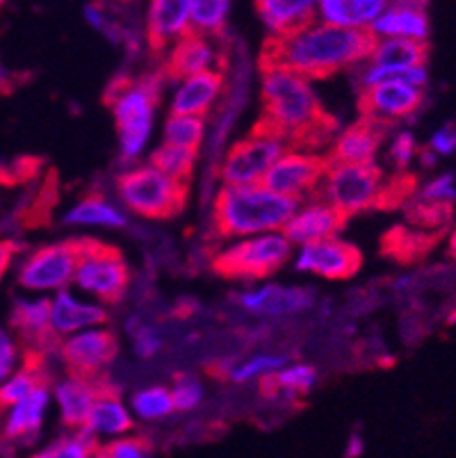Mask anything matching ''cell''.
Here are the masks:
<instances>
[{
    "label": "cell",
    "mask_w": 456,
    "mask_h": 458,
    "mask_svg": "<svg viewBox=\"0 0 456 458\" xmlns=\"http://www.w3.org/2000/svg\"><path fill=\"white\" fill-rule=\"evenodd\" d=\"M372 41L370 32L340 30L313 21L292 35L267 41L262 64L281 66L311 82L324 81L367 62Z\"/></svg>",
    "instance_id": "obj_1"
},
{
    "label": "cell",
    "mask_w": 456,
    "mask_h": 458,
    "mask_svg": "<svg viewBox=\"0 0 456 458\" xmlns=\"http://www.w3.org/2000/svg\"><path fill=\"white\" fill-rule=\"evenodd\" d=\"M262 122L295 148L317 151L331 140L333 122L324 114L315 82L281 66L262 64Z\"/></svg>",
    "instance_id": "obj_2"
},
{
    "label": "cell",
    "mask_w": 456,
    "mask_h": 458,
    "mask_svg": "<svg viewBox=\"0 0 456 458\" xmlns=\"http://www.w3.org/2000/svg\"><path fill=\"white\" fill-rule=\"evenodd\" d=\"M297 203L265 185L219 187L212 201V224L226 240L281 233Z\"/></svg>",
    "instance_id": "obj_3"
},
{
    "label": "cell",
    "mask_w": 456,
    "mask_h": 458,
    "mask_svg": "<svg viewBox=\"0 0 456 458\" xmlns=\"http://www.w3.org/2000/svg\"><path fill=\"white\" fill-rule=\"evenodd\" d=\"M162 82L158 76L137 81H121L110 96V110L115 116L119 156L124 162H135L153 140L160 106Z\"/></svg>",
    "instance_id": "obj_4"
},
{
    "label": "cell",
    "mask_w": 456,
    "mask_h": 458,
    "mask_svg": "<svg viewBox=\"0 0 456 458\" xmlns=\"http://www.w3.org/2000/svg\"><path fill=\"white\" fill-rule=\"evenodd\" d=\"M119 206L146 219H169L185 208L190 185L158 172L156 166L135 165L116 178Z\"/></svg>",
    "instance_id": "obj_5"
},
{
    "label": "cell",
    "mask_w": 456,
    "mask_h": 458,
    "mask_svg": "<svg viewBox=\"0 0 456 458\" xmlns=\"http://www.w3.org/2000/svg\"><path fill=\"white\" fill-rule=\"evenodd\" d=\"M315 197L340 212L342 216L358 215L382 206L391 197L382 169L376 165H338L326 162Z\"/></svg>",
    "instance_id": "obj_6"
},
{
    "label": "cell",
    "mask_w": 456,
    "mask_h": 458,
    "mask_svg": "<svg viewBox=\"0 0 456 458\" xmlns=\"http://www.w3.org/2000/svg\"><path fill=\"white\" fill-rule=\"evenodd\" d=\"M292 253H295V247L288 242L283 233L242 237L215 253L212 267L217 274L231 281L262 283L274 276L288 260H292Z\"/></svg>",
    "instance_id": "obj_7"
},
{
    "label": "cell",
    "mask_w": 456,
    "mask_h": 458,
    "mask_svg": "<svg viewBox=\"0 0 456 458\" xmlns=\"http://www.w3.org/2000/svg\"><path fill=\"white\" fill-rule=\"evenodd\" d=\"M131 287V269L115 247L96 240H81V256L75 265L73 290L100 306L121 301Z\"/></svg>",
    "instance_id": "obj_8"
},
{
    "label": "cell",
    "mask_w": 456,
    "mask_h": 458,
    "mask_svg": "<svg viewBox=\"0 0 456 458\" xmlns=\"http://www.w3.org/2000/svg\"><path fill=\"white\" fill-rule=\"evenodd\" d=\"M81 240L50 242L23 253L16 260V283L25 294L53 297L73 285Z\"/></svg>",
    "instance_id": "obj_9"
},
{
    "label": "cell",
    "mask_w": 456,
    "mask_h": 458,
    "mask_svg": "<svg viewBox=\"0 0 456 458\" xmlns=\"http://www.w3.org/2000/svg\"><path fill=\"white\" fill-rule=\"evenodd\" d=\"M290 148L281 135H276L265 123H258L245 140L236 141L219 165L221 187L262 185L274 162Z\"/></svg>",
    "instance_id": "obj_10"
},
{
    "label": "cell",
    "mask_w": 456,
    "mask_h": 458,
    "mask_svg": "<svg viewBox=\"0 0 456 458\" xmlns=\"http://www.w3.org/2000/svg\"><path fill=\"white\" fill-rule=\"evenodd\" d=\"M324 166L326 157L320 156V151L290 147L267 172L262 185L290 201L301 203L315 197Z\"/></svg>",
    "instance_id": "obj_11"
},
{
    "label": "cell",
    "mask_w": 456,
    "mask_h": 458,
    "mask_svg": "<svg viewBox=\"0 0 456 458\" xmlns=\"http://www.w3.org/2000/svg\"><path fill=\"white\" fill-rule=\"evenodd\" d=\"M57 352H60L66 372L99 381L100 374L115 363L119 353V340L108 327H96L60 340Z\"/></svg>",
    "instance_id": "obj_12"
},
{
    "label": "cell",
    "mask_w": 456,
    "mask_h": 458,
    "mask_svg": "<svg viewBox=\"0 0 456 458\" xmlns=\"http://www.w3.org/2000/svg\"><path fill=\"white\" fill-rule=\"evenodd\" d=\"M317 301L315 290L306 285H286V283L262 281L237 294V306L254 318L281 319L295 318L311 310Z\"/></svg>",
    "instance_id": "obj_13"
},
{
    "label": "cell",
    "mask_w": 456,
    "mask_h": 458,
    "mask_svg": "<svg viewBox=\"0 0 456 458\" xmlns=\"http://www.w3.org/2000/svg\"><path fill=\"white\" fill-rule=\"evenodd\" d=\"M361 262V251L342 237H329L322 242L306 244L292 253L295 272L324 278V281H345V278L357 276Z\"/></svg>",
    "instance_id": "obj_14"
},
{
    "label": "cell",
    "mask_w": 456,
    "mask_h": 458,
    "mask_svg": "<svg viewBox=\"0 0 456 458\" xmlns=\"http://www.w3.org/2000/svg\"><path fill=\"white\" fill-rule=\"evenodd\" d=\"M345 226V216L338 210H333L329 203L322 199L313 197L306 201L297 203L295 212L288 219L283 235L288 237V242L295 249L306 247V244L322 242L329 237H338V233Z\"/></svg>",
    "instance_id": "obj_15"
},
{
    "label": "cell",
    "mask_w": 456,
    "mask_h": 458,
    "mask_svg": "<svg viewBox=\"0 0 456 458\" xmlns=\"http://www.w3.org/2000/svg\"><path fill=\"white\" fill-rule=\"evenodd\" d=\"M108 308L66 287L50 297V333L57 343L87 328L106 327Z\"/></svg>",
    "instance_id": "obj_16"
},
{
    "label": "cell",
    "mask_w": 456,
    "mask_h": 458,
    "mask_svg": "<svg viewBox=\"0 0 456 458\" xmlns=\"http://www.w3.org/2000/svg\"><path fill=\"white\" fill-rule=\"evenodd\" d=\"M50 406V386L44 383L32 394L23 399V402L14 403L7 411H3V420H0V436L7 443H14L19 447L32 445L44 431V424L48 420Z\"/></svg>",
    "instance_id": "obj_17"
},
{
    "label": "cell",
    "mask_w": 456,
    "mask_h": 458,
    "mask_svg": "<svg viewBox=\"0 0 456 458\" xmlns=\"http://www.w3.org/2000/svg\"><path fill=\"white\" fill-rule=\"evenodd\" d=\"M422 89L409 85H376L361 89V112L363 119L382 123V126H391L392 122L400 119H409L416 114L422 106Z\"/></svg>",
    "instance_id": "obj_18"
},
{
    "label": "cell",
    "mask_w": 456,
    "mask_h": 458,
    "mask_svg": "<svg viewBox=\"0 0 456 458\" xmlns=\"http://www.w3.org/2000/svg\"><path fill=\"white\" fill-rule=\"evenodd\" d=\"M100 390L103 386L99 381L75 377V374H66L50 386V399L66 431H82Z\"/></svg>",
    "instance_id": "obj_19"
},
{
    "label": "cell",
    "mask_w": 456,
    "mask_h": 458,
    "mask_svg": "<svg viewBox=\"0 0 456 458\" xmlns=\"http://www.w3.org/2000/svg\"><path fill=\"white\" fill-rule=\"evenodd\" d=\"M221 71V51L219 46L208 37L190 32L185 39L174 44L165 57V76L169 81H183L201 73Z\"/></svg>",
    "instance_id": "obj_20"
},
{
    "label": "cell",
    "mask_w": 456,
    "mask_h": 458,
    "mask_svg": "<svg viewBox=\"0 0 456 458\" xmlns=\"http://www.w3.org/2000/svg\"><path fill=\"white\" fill-rule=\"evenodd\" d=\"M386 128L382 123L361 119L358 123H351L345 131L338 132L331 140V147L326 153V162H338V165H374V157L379 153Z\"/></svg>",
    "instance_id": "obj_21"
},
{
    "label": "cell",
    "mask_w": 456,
    "mask_h": 458,
    "mask_svg": "<svg viewBox=\"0 0 456 458\" xmlns=\"http://www.w3.org/2000/svg\"><path fill=\"white\" fill-rule=\"evenodd\" d=\"M370 37L372 39H407L426 44V37H429L426 3H411V0L388 3L386 10L372 23Z\"/></svg>",
    "instance_id": "obj_22"
},
{
    "label": "cell",
    "mask_w": 456,
    "mask_h": 458,
    "mask_svg": "<svg viewBox=\"0 0 456 458\" xmlns=\"http://www.w3.org/2000/svg\"><path fill=\"white\" fill-rule=\"evenodd\" d=\"M192 32L190 0H153L146 7V39L156 51L171 46Z\"/></svg>",
    "instance_id": "obj_23"
},
{
    "label": "cell",
    "mask_w": 456,
    "mask_h": 458,
    "mask_svg": "<svg viewBox=\"0 0 456 458\" xmlns=\"http://www.w3.org/2000/svg\"><path fill=\"white\" fill-rule=\"evenodd\" d=\"M221 94H224V73L221 71L176 81L169 96V114L206 119L208 112H212V107L221 98Z\"/></svg>",
    "instance_id": "obj_24"
},
{
    "label": "cell",
    "mask_w": 456,
    "mask_h": 458,
    "mask_svg": "<svg viewBox=\"0 0 456 458\" xmlns=\"http://www.w3.org/2000/svg\"><path fill=\"white\" fill-rule=\"evenodd\" d=\"M133 427H135V420H133L128 402H124L121 394L115 393V390L103 388L99 397H96L90 415H87L82 431L100 445L124 438V436H131Z\"/></svg>",
    "instance_id": "obj_25"
},
{
    "label": "cell",
    "mask_w": 456,
    "mask_h": 458,
    "mask_svg": "<svg viewBox=\"0 0 456 458\" xmlns=\"http://www.w3.org/2000/svg\"><path fill=\"white\" fill-rule=\"evenodd\" d=\"M10 331L16 340L30 347H46V340H56L50 333V297L21 294L10 312Z\"/></svg>",
    "instance_id": "obj_26"
},
{
    "label": "cell",
    "mask_w": 456,
    "mask_h": 458,
    "mask_svg": "<svg viewBox=\"0 0 456 458\" xmlns=\"http://www.w3.org/2000/svg\"><path fill=\"white\" fill-rule=\"evenodd\" d=\"M256 14L270 39H281L317 21V0H261Z\"/></svg>",
    "instance_id": "obj_27"
},
{
    "label": "cell",
    "mask_w": 456,
    "mask_h": 458,
    "mask_svg": "<svg viewBox=\"0 0 456 458\" xmlns=\"http://www.w3.org/2000/svg\"><path fill=\"white\" fill-rule=\"evenodd\" d=\"M386 0H317V21L351 32H370Z\"/></svg>",
    "instance_id": "obj_28"
},
{
    "label": "cell",
    "mask_w": 456,
    "mask_h": 458,
    "mask_svg": "<svg viewBox=\"0 0 456 458\" xmlns=\"http://www.w3.org/2000/svg\"><path fill=\"white\" fill-rule=\"evenodd\" d=\"M62 222L71 228H110V231H116V228L128 226V212L110 199L90 194V197H82L71 203L62 216Z\"/></svg>",
    "instance_id": "obj_29"
},
{
    "label": "cell",
    "mask_w": 456,
    "mask_h": 458,
    "mask_svg": "<svg viewBox=\"0 0 456 458\" xmlns=\"http://www.w3.org/2000/svg\"><path fill=\"white\" fill-rule=\"evenodd\" d=\"M367 62L376 66H391V69L425 66L426 44L407 39H374Z\"/></svg>",
    "instance_id": "obj_30"
},
{
    "label": "cell",
    "mask_w": 456,
    "mask_h": 458,
    "mask_svg": "<svg viewBox=\"0 0 456 458\" xmlns=\"http://www.w3.org/2000/svg\"><path fill=\"white\" fill-rule=\"evenodd\" d=\"M429 82L426 66H409V69H391V66H376L363 62L358 66V85L361 89L376 85H409L416 89H425Z\"/></svg>",
    "instance_id": "obj_31"
},
{
    "label": "cell",
    "mask_w": 456,
    "mask_h": 458,
    "mask_svg": "<svg viewBox=\"0 0 456 458\" xmlns=\"http://www.w3.org/2000/svg\"><path fill=\"white\" fill-rule=\"evenodd\" d=\"M208 135V123L201 116L169 114L162 123V144L199 151Z\"/></svg>",
    "instance_id": "obj_32"
},
{
    "label": "cell",
    "mask_w": 456,
    "mask_h": 458,
    "mask_svg": "<svg viewBox=\"0 0 456 458\" xmlns=\"http://www.w3.org/2000/svg\"><path fill=\"white\" fill-rule=\"evenodd\" d=\"M128 408H131L133 420L149 424L162 422V420L171 418L176 413L171 393L165 386H149V388L135 390L128 399Z\"/></svg>",
    "instance_id": "obj_33"
},
{
    "label": "cell",
    "mask_w": 456,
    "mask_h": 458,
    "mask_svg": "<svg viewBox=\"0 0 456 458\" xmlns=\"http://www.w3.org/2000/svg\"><path fill=\"white\" fill-rule=\"evenodd\" d=\"M44 383L46 374L37 360L21 365L19 369H14L5 381L0 383V411H7V408L14 406V403L23 402L28 394L35 393V390L39 388V386H44Z\"/></svg>",
    "instance_id": "obj_34"
},
{
    "label": "cell",
    "mask_w": 456,
    "mask_h": 458,
    "mask_svg": "<svg viewBox=\"0 0 456 458\" xmlns=\"http://www.w3.org/2000/svg\"><path fill=\"white\" fill-rule=\"evenodd\" d=\"M288 365V358L283 353H270V352H258L251 356L240 358L233 365L226 368V378H231L233 383H251L261 381V378L274 377L279 369Z\"/></svg>",
    "instance_id": "obj_35"
},
{
    "label": "cell",
    "mask_w": 456,
    "mask_h": 458,
    "mask_svg": "<svg viewBox=\"0 0 456 458\" xmlns=\"http://www.w3.org/2000/svg\"><path fill=\"white\" fill-rule=\"evenodd\" d=\"M231 3L228 0H190V26L194 35L212 37L221 35L228 23L231 14Z\"/></svg>",
    "instance_id": "obj_36"
},
{
    "label": "cell",
    "mask_w": 456,
    "mask_h": 458,
    "mask_svg": "<svg viewBox=\"0 0 456 458\" xmlns=\"http://www.w3.org/2000/svg\"><path fill=\"white\" fill-rule=\"evenodd\" d=\"M196 160H199V151H190V148H176L160 144L149 153V165L156 166L158 172L165 176L174 178L178 182H187L196 169Z\"/></svg>",
    "instance_id": "obj_37"
},
{
    "label": "cell",
    "mask_w": 456,
    "mask_h": 458,
    "mask_svg": "<svg viewBox=\"0 0 456 458\" xmlns=\"http://www.w3.org/2000/svg\"><path fill=\"white\" fill-rule=\"evenodd\" d=\"M267 381L286 397H304L317 386V369L308 363H288Z\"/></svg>",
    "instance_id": "obj_38"
},
{
    "label": "cell",
    "mask_w": 456,
    "mask_h": 458,
    "mask_svg": "<svg viewBox=\"0 0 456 458\" xmlns=\"http://www.w3.org/2000/svg\"><path fill=\"white\" fill-rule=\"evenodd\" d=\"M96 449L99 443L85 431H66L65 436L37 449L30 458H94Z\"/></svg>",
    "instance_id": "obj_39"
},
{
    "label": "cell",
    "mask_w": 456,
    "mask_h": 458,
    "mask_svg": "<svg viewBox=\"0 0 456 458\" xmlns=\"http://www.w3.org/2000/svg\"><path fill=\"white\" fill-rule=\"evenodd\" d=\"M417 203L436 208H452L456 203V176L454 174H441L432 181L422 185L416 194Z\"/></svg>",
    "instance_id": "obj_40"
},
{
    "label": "cell",
    "mask_w": 456,
    "mask_h": 458,
    "mask_svg": "<svg viewBox=\"0 0 456 458\" xmlns=\"http://www.w3.org/2000/svg\"><path fill=\"white\" fill-rule=\"evenodd\" d=\"M171 402H174L176 413H190L203 403L206 399V388L196 377H178L169 388Z\"/></svg>",
    "instance_id": "obj_41"
},
{
    "label": "cell",
    "mask_w": 456,
    "mask_h": 458,
    "mask_svg": "<svg viewBox=\"0 0 456 458\" xmlns=\"http://www.w3.org/2000/svg\"><path fill=\"white\" fill-rule=\"evenodd\" d=\"M94 458H153V447L140 436H124L110 443H100Z\"/></svg>",
    "instance_id": "obj_42"
},
{
    "label": "cell",
    "mask_w": 456,
    "mask_h": 458,
    "mask_svg": "<svg viewBox=\"0 0 456 458\" xmlns=\"http://www.w3.org/2000/svg\"><path fill=\"white\" fill-rule=\"evenodd\" d=\"M417 156V141L416 135L411 131H397L391 140V147H388V157H391L392 165L404 172L411 166V162Z\"/></svg>",
    "instance_id": "obj_43"
},
{
    "label": "cell",
    "mask_w": 456,
    "mask_h": 458,
    "mask_svg": "<svg viewBox=\"0 0 456 458\" xmlns=\"http://www.w3.org/2000/svg\"><path fill=\"white\" fill-rule=\"evenodd\" d=\"M21 368V343L10 328L0 327V383Z\"/></svg>",
    "instance_id": "obj_44"
},
{
    "label": "cell",
    "mask_w": 456,
    "mask_h": 458,
    "mask_svg": "<svg viewBox=\"0 0 456 458\" xmlns=\"http://www.w3.org/2000/svg\"><path fill=\"white\" fill-rule=\"evenodd\" d=\"M133 349L140 358H153L162 349V337L156 328L146 327V324H133Z\"/></svg>",
    "instance_id": "obj_45"
},
{
    "label": "cell",
    "mask_w": 456,
    "mask_h": 458,
    "mask_svg": "<svg viewBox=\"0 0 456 458\" xmlns=\"http://www.w3.org/2000/svg\"><path fill=\"white\" fill-rule=\"evenodd\" d=\"M429 151L434 153V156H454L456 153V126H452V123H447V126L438 128L436 132L432 135V140H429Z\"/></svg>",
    "instance_id": "obj_46"
},
{
    "label": "cell",
    "mask_w": 456,
    "mask_h": 458,
    "mask_svg": "<svg viewBox=\"0 0 456 458\" xmlns=\"http://www.w3.org/2000/svg\"><path fill=\"white\" fill-rule=\"evenodd\" d=\"M16 260V247L12 242H0V281L5 278Z\"/></svg>",
    "instance_id": "obj_47"
},
{
    "label": "cell",
    "mask_w": 456,
    "mask_h": 458,
    "mask_svg": "<svg viewBox=\"0 0 456 458\" xmlns=\"http://www.w3.org/2000/svg\"><path fill=\"white\" fill-rule=\"evenodd\" d=\"M85 21L90 23L91 28H94V30L108 32V16L103 14V10H100V7L87 5L85 7Z\"/></svg>",
    "instance_id": "obj_48"
},
{
    "label": "cell",
    "mask_w": 456,
    "mask_h": 458,
    "mask_svg": "<svg viewBox=\"0 0 456 458\" xmlns=\"http://www.w3.org/2000/svg\"><path fill=\"white\" fill-rule=\"evenodd\" d=\"M361 454H363V438L354 433V436L349 438V445H347V456L354 458V456H361Z\"/></svg>",
    "instance_id": "obj_49"
},
{
    "label": "cell",
    "mask_w": 456,
    "mask_h": 458,
    "mask_svg": "<svg viewBox=\"0 0 456 458\" xmlns=\"http://www.w3.org/2000/svg\"><path fill=\"white\" fill-rule=\"evenodd\" d=\"M10 81H12V71L10 66L5 64V60H3V55H0V89H7Z\"/></svg>",
    "instance_id": "obj_50"
},
{
    "label": "cell",
    "mask_w": 456,
    "mask_h": 458,
    "mask_svg": "<svg viewBox=\"0 0 456 458\" xmlns=\"http://www.w3.org/2000/svg\"><path fill=\"white\" fill-rule=\"evenodd\" d=\"M420 157H422V165L425 166H434L436 165V156H434L429 148H425V151H420Z\"/></svg>",
    "instance_id": "obj_51"
},
{
    "label": "cell",
    "mask_w": 456,
    "mask_h": 458,
    "mask_svg": "<svg viewBox=\"0 0 456 458\" xmlns=\"http://www.w3.org/2000/svg\"><path fill=\"white\" fill-rule=\"evenodd\" d=\"M450 253L456 258V228L452 231V235H450Z\"/></svg>",
    "instance_id": "obj_52"
}]
</instances>
